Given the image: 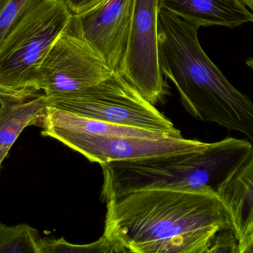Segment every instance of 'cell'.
<instances>
[{
	"label": "cell",
	"mask_w": 253,
	"mask_h": 253,
	"mask_svg": "<svg viewBox=\"0 0 253 253\" xmlns=\"http://www.w3.org/2000/svg\"><path fill=\"white\" fill-rule=\"evenodd\" d=\"M104 234L123 253H207L234 227L219 197L193 190H138L108 201Z\"/></svg>",
	"instance_id": "cell-1"
},
{
	"label": "cell",
	"mask_w": 253,
	"mask_h": 253,
	"mask_svg": "<svg viewBox=\"0 0 253 253\" xmlns=\"http://www.w3.org/2000/svg\"><path fill=\"white\" fill-rule=\"evenodd\" d=\"M199 28L159 10V65L186 111L200 121L248 137L253 144V102L230 83L204 51Z\"/></svg>",
	"instance_id": "cell-2"
},
{
	"label": "cell",
	"mask_w": 253,
	"mask_h": 253,
	"mask_svg": "<svg viewBox=\"0 0 253 253\" xmlns=\"http://www.w3.org/2000/svg\"><path fill=\"white\" fill-rule=\"evenodd\" d=\"M253 147L251 141L229 138L196 152L114 161L101 165L105 202L152 189H176L218 196Z\"/></svg>",
	"instance_id": "cell-3"
},
{
	"label": "cell",
	"mask_w": 253,
	"mask_h": 253,
	"mask_svg": "<svg viewBox=\"0 0 253 253\" xmlns=\"http://www.w3.org/2000/svg\"><path fill=\"white\" fill-rule=\"evenodd\" d=\"M42 135L53 138L93 163L148 158L196 152L210 143L165 132L85 118L47 106Z\"/></svg>",
	"instance_id": "cell-4"
},
{
	"label": "cell",
	"mask_w": 253,
	"mask_h": 253,
	"mask_svg": "<svg viewBox=\"0 0 253 253\" xmlns=\"http://www.w3.org/2000/svg\"><path fill=\"white\" fill-rule=\"evenodd\" d=\"M64 0H42L0 45V89L17 99L40 95L39 68L72 16Z\"/></svg>",
	"instance_id": "cell-5"
},
{
	"label": "cell",
	"mask_w": 253,
	"mask_h": 253,
	"mask_svg": "<svg viewBox=\"0 0 253 253\" xmlns=\"http://www.w3.org/2000/svg\"><path fill=\"white\" fill-rule=\"evenodd\" d=\"M47 101L48 106L80 117L182 137L173 123L117 71L94 86Z\"/></svg>",
	"instance_id": "cell-6"
},
{
	"label": "cell",
	"mask_w": 253,
	"mask_h": 253,
	"mask_svg": "<svg viewBox=\"0 0 253 253\" xmlns=\"http://www.w3.org/2000/svg\"><path fill=\"white\" fill-rule=\"evenodd\" d=\"M83 35L72 15L39 68L40 90L47 99L87 89L115 72Z\"/></svg>",
	"instance_id": "cell-7"
},
{
	"label": "cell",
	"mask_w": 253,
	"mask_h": 253,
	"mask_svg": "<svg viewBox=\"0 0 253 253\" xmlns=\"http://www.w3.org/2000/svg\"><path fill=\"white\" fill-rule=\"evenodd\" d=\"M159 0H133L127 42L117 70L156 105L169 94L159 65Z\"/></svg>",
	"instance_id": "cell-8"
},
{
	"label": "cell",
	"mask_w": 253,
	"mask_h": 253,
	"mask_svg": "<svg viewBox=\"0 0 253 253\" xmlns=\"http://www.w3.org/2000/svg\"><path fill=\"white\" fill-rule=\"evenodd\" d=\"M133 0H102L78 16L83 35L117 71L126 46Z\"/></svg>",
	"instance_id": "cell-9"
},
{
	"label": "cell",
	"mask_w": 253,
	"mask_h": 253,
	"mask_svg": "<svg viewBox=\"0 0 253 253\" xmlns=\"http://www.w3.org/2000/svg\"><path fill=\"white\" fill-rule=\"evenodd\" d=\"M164 10L195 26L234 28L253 22V13L241 0H159Z\"/></svg>",
	"instance_id": "cell-10"
},
{
	"label": "cell",
	"mask_w": 253,
	"mask_h": 253,
	"mask_svg": "<svg viewBox=\"0 0 253 253\" xmlns=\"http://www.w3.org/2000/svg\"><path fill=\"white\" fill-rule=\"evenodd\" d=\"M231 216L241 248L253 229V147L218 194Z\"/></svg>",
	"instance_id": "cell-11"
},
{
	"label": "cell",
	"mask_w": 253,
	"mask_h": 253,
	"mask_svg": "<svg viewBox=\"0 0 253 253\" xmlns=\"http://www.w3.org/2000/svg\"><path fill=\"white\" fill-rule=\"evenodd\" d=\"M47 106L44 94L25 100L0 98V169L25 129L34 125L42 126Z\"/></svg>",
	"instance_id": "cell-12"
},
{
	"label": "cell",
	"mask_w": 253,
	"mask_h": 253,
	"mask_svg": "<svg viewBox=\"0 0 253 253\" xmlns=\"http://www.w3.org/2000/svg\"><path fill=\"white\" fill-rule=\"evenodd\" d=\"M38 231L29 224L0 222V253H38Z\"/></svg>",
	"instance_id": "cell-13"
},
{
	"label": "cell",
	"mask_w": 253,
	"mask_h": 253,
	"mask_svg": "<svg viewBox=\"0 0 253 253\" xmlns=\"http://www.w3.org/2000/svg\"><path fill=\"white\" fill-rule=\"evenodd\" d=\"M123 253L121 248L114 241L103 234L93 243L87 245H73L68 243L63 238L49 239L40 238L38 242V253Z\"/></svg>",
	"instance_id": "cell-14"
},
{
	"label": "cell",
	"mask_w": 253,
	"mask_h": 253,
	"mask_svg": "<svg viewBox=\"0 0 253 253\" xmlns=\"http://www.w3.org/2000/svg\"><path fill=\"white\" fill-rule=\"evenodd\" d=\"M42 0H0V45L13 28Z\"/></svg>",
	"instance_id": "cell-15"
},
{
	"label": "cell",
	"mask_w": 253,
	"mask_h": 253,
	"mask_svg": "<svg viewBox=\"0 0 253 253\" xmlns=\"http://www.w3.org/2000/svg\"><path fill=\"white\" fill-rule=\"evenodd\" d=\"M240 253V242L234 227L221 229L214 236L207 253Z\"/></svg>",
	"instance_id": "cell-16"
},
{
	"label": "cell",
	"mask_w": 253,
	"mask_h": 253,
	"mask_svg": "<svg viewBox=\"0 0 253 253\" xmlns=\"http://www.w3.org/2000/svg\"><path fill=\"white\" fill-rule=\"evenodd\" d=\"M102 0H64L71 13L80 16L96 7Z\"/></svg>",
	"instance_id": "cell-17"
},
{
	"label": "cell",
	"mask_w": 253,
	"mask_h": 253,
	"mask_svg": "<svg viewBox=\"0 0 253 253\" xmlns=\"http://www.w3.org/2000/svg\"><path fill=\"white\" fill-rule=\"evenodd\" d=\"M245 248L246 249L245 250V253H253V229L251 234H250L249 237L241 248L240 253H242V250Z\"/></svg>",
	"instance_id": "cell-18"
},
{
	"label": "cell",
	"mask_w": 253,
	"mask_h": 253,
	"mask_svg": "<svg viewBox=\"0 0 253 253\" xmlns=\"http://www.w3.org/2000/svg\"><path fill=\"white\" fill-rule=\"evenodd\" d=\"M244 4L248 5L253 11V0H241Z\"/></svg>",
	"instance_id": "cell-19"
}]
</instances>
